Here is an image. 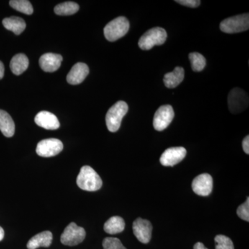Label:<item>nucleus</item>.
<instances>
[{"mask_svg": "<svg viewBox=\"0 0 249 249\" xmlns=\"http://www.w3.org/2000/svg\"><path fill=\"white\" fill-rule=\"evenodd\" d=\"M76 183L80 189L89 192L97 191L103 186L102 179L89 165L82 167L77 178Z\"/></svg>", "mask_w": 249, "mask_h": 249, "instance_id": "1", "label": "nucleus"}, {"mask_svg": "<svg viewBox=\"0 0 249 249\" xmlns=\"http://www.w3.org/2000/svg\"><path fill=\"white\" fill-rule=\"evenodd\" d=\"M128 111V106L124 101H118L108 110L106 114V124L108 130L116 132L121 127L123 118Z\"/></svg>", "mask_w": 249, "mask_h": 249, "instance_id": "2", "label": "nucleus"}, {"mask_svg": "<svg viewBox=\"0 0 249 249\" xmlns=\"http://www.w3.org/2000/svg\"><path fill=\"white\" fill-rule=\"evenodd\" d=\"M129 22L127 18L119 17L108 23L104 28V35L109 42H114L124 37L128 32Z\"/></svg>", "mask_w": 249, "mask_h": 249, "instance_id": "3", "label": "nucleus"}, {"mask_svg": "<svg viewBox=\"0 0 249 249\" xmlns=\"http://www.w3.org/2000/svg\"><path fill=\"white\" fill-rule=\"evenodd\" d=\"M167 36L165 29L160 27L152 28L139 39V47L142 50H150L156 45H162L165 43Z\"/></svg>", "mask_w": 249, "mask_h": 249, "instance_id": "4", "label": "nucleus"}, {"mask_svg": "<svg viewBox=\"0 0 249 249\" xmlns=\"http://www.w3.org/2000/svg\"><path fill=\"white\" fill-rule=\"evenodd\" d=\"M221 31L226 34H237L248 30L249 28V14L237 15L227 18L220 23Z\"/></svg>", "mask_w": 249, "mask_h": 249, "instance_id": "5", "label": "nucleus"}, {"mask_svg": "<svg viewBox=\"0 0 249 249\" xmlns=\"http://www.w3.org/2000/svg\"><path fill=\"white\" fill-rule=\"evenodd\" d=\"M228 105H229V111L232 114H239L248 107V94L240 88H234L229 93Z\"/></svg>", "mask_w": 249, "mask_h": 249, "instance_id": "6", "label": "nucleus"}, {"mask_svg": "<svg viewBox=\"0 0 249 249\" xmlns=\"http://www.w3.org/2000/svg\"><path fill=\"white\" fill-rule=\"evenodd\" d=\"M85 236L86 232L85 229L77 226L76 223L71 222L65 228L60 237V241L62 245L73 247L81 243L85 240Z\"/></svg>", "mask_w": 249, "mask_h": 249, "instance_id": "7", "label": "nucleus"}, {"mask_svg": "<svg viewBox=\"0 0 249 249\" xmlns=\"http://www.w3.org/2000/svg\"><path fill=\"white\" fill-rule=\"evenodd\" d=\"M175 117L173 108L170 105L160 106L154 116L153 125L156 130L163 131L169 126Z\"/></svg>", "mask_w": 249, "mask_h": 249, "instance_id": "8", "label": "nucleus"}, {"mask_svg": "<svg viewBox=\"0 0 249 249\" xmlns=\"http://www.w3.org/2000/svg\"><path fill=\"white\" fill-rule=\"evenodd\" d=\"M63 150V144L57 139H47L40 141L36 147V153L42 157H52L58 155Z\"/></svg>", "mask_w": 249, "mask_h": 249, "instance_id": "9", "label": "nucleus"}, {"mask_svg": "<svg viewBox=\"0 0 249 249\" xmlns=\"http://www.w3.org/2000/svg\"><path fill=\"white\" fill-rule=\"evenodd\" d=\"M213 180L209 174L204 173L199 175L194 178L192 188L196 194L199 196H209L213 191Z\"/></svg>", "mask_w": 249, "mask_h": 249, "instance_id": "10", "label": "nucleus"}, {"mask_svg": "<svg viewBox=\"0 0 249 249\" xmlns=\"http://www.w3.org/2000/svg\"><path fill=\"white\" fill-rule=\"evenodd\" d=\"M186 153V150L183 147H170L162 154L160 163L163 166H174L185 158Z\"/></svg>", "mask_w": 249, "mask_h": 249, "instance_id": "11", "label": "nucleus"}, {"mask_svg": "<svg viewBox=\"0 0 249 249\" xmlns=\"http://www.w3.org/2000/svg\"><path fill=\"white\" fill-rule=\"evenodd\" d=\"M134 235L139 242L147 244L151 240L152 225L147 219L138 218L136 219L132 226Z\"/></svg>", "mask_w": 249, "mask_h": 249, "instance_id": "12", "label": "nucleus"}, {"mask_svg": "<svg viewBox=\"0 0 249 249\" xmlns=\"http://www.w3.org/2000/svg\"><path fill=\"white\" fill-rule=\"evenodd\" d=\"M89 67L86 64L78 62L73 65L71 71L67 74V80L70 85H76L83 83L89 74Z\"/></svg>", "mask_w": 249, "mask_h": 249, "instance_id": "13", "label": "nucleus"}, {"mask_svg": "<svg viewBox=\"0 0 249 249\" xmlns=\"http://www.w3.org/2000/svg\"><path fill=\"white\" fill-rule=\"evenodd\" d=\"M62 56L60 54L48 53L44 54L39 60L40 67L44 71L54 72L61 66Z\"/></svg>", "mask_w": 249, "mask_h": 249, "instance_id": "14", "label": "nucleus"}, {"mask_svg": "<svg viewBox=\"0 0 249 249\" xmlns=\"http://www.w3.org/2000/svg\"><path fill=\"white\" fill-rule=\"evenodd\" d=\"M35 123L42 128L48 130H55L58 129L60 125L58 118L47 111L39 112L35 117Z\"/></svg>", "mask_w": 249, "mask_h": 249, "instance_id": "15", "label": "nucleus"}, {"mask_svg": "<svg viewBox=\"0 0 249 249\" xmlns=\"http://www.w3.org/2000/svg\"><path fill=\"white\" fill-rule=\"evenodd\" d=\"M53 235L52 232L46 231L37 234L28 242V249H36L39 247H49L52 245Z\"/></svg>", "mask_w": 249, "mask_h": 249, "instance_id": "16", "label": "nucleus"}, {"mask_svg": "<svg viewBox=\"0 0 249 249\" xmlns=\"http://www.w3.org/2000/svg\"><path fill=\"white\" fill-rule=\"evenodd\" d=\"M185 72L182 67H177L173 71L166 73L163 78V83L168 88L178 87L184 79Z\"/></svg>", "mask_w": 249, "mask_h": 249, "instance_id": "17", "label": "nucleus"}, {"mask_svg": "<svg viewBox=\"0 0 249 249\" xmlns=\"http://www.w3.org/2000/svg\"><path fill=\"white\" fill-rule=\"evenodd\" d=\"M14 121L6 111L0 109V131L6 137H12L15 134Z\"/></svg>", "mask_w": 249, "mask_h": 249, "instance_id": "18", "label": "nucleus"}, {"mask_svg": "<svg viewBox=\"0 0 249 249\" xmlns=\"http://www.w3.org/2000/svg\"><path fill=\"white\" fill-rule=\"evenodd\" d=\"M29 65V59L27 55L23 53H19L11 59L10 68L15 75L19 76L27 70Z\"/></svg>", "mask_w": 249, "mask_h": 249, "instance_id": "19", "label": "nucleus"}, {"mask_svg": "<svg viewBox=\"0 0 249 249\" xmlns=\"http://www.w3.org/2000/svg\"><path fill=\"white\" fill-rule=\"evenodd\" d=\"M3 25L7 30L13 31L16 35H20L25 30L26 22L22 18L11 17L5 18L2 21Z\"/></svg>", "mask_w": 249, "mask_h": 249, "instance_id": "20", "label": "nucleus"}, {"mask_svg": "<svg viewBox=\"0 0 249 249\" xmlns=\"http://www.w3.org/2000/svg\"><path fill=\"white\" fill-rule=\"evenodd\" d=\"M124 227L125 224L124 219L119 216H114L105 223L104 231L110 235H115L124 231Z\"/></svg>", "mask_w": 249, "mask_h": 249, "instance_id": "21", "label": "nucleus"}, {"mask_svg": "<svg viewBox=\"0 0 249 249\" xmlns=\"http://www.w3.org/2000/svg\"><path fill=\"white\" fill-rule=\"evenodd\" d=\"M79 6L73 1H66L55 6L54 12L58 16H71L78 12Z\"/></svg>", "mask_w": 249, "mask_h": 249, "instance_id": "22", "label": "nucleus"}, {"mask_svg": "<svg viewBox=\"0 0 249 249\" xmlns=\"http://www.w3.org/2000/svg\"><path fill=\"white\" fill-rule=\"evenodd\" d=\"M9 4L13 9L26 15H31L34 12L32 5L27 0H11Z\"/></svg>", "mask_w": 249, "mask_h": 249, "instance_id": "23", "label": "nucleus"}, {"mask_svg": "<svg viewBox=\"0 0 249 249\" xmlns=\"http://www.w3.org/2000/svg\"><path fill=\"white\" fill-rule=\"evenodd\" d=\"M190 61H191L192 69L193 71L198 72L202 71L206 67V60L204 55L197 52L189 54Z\"/></svg>", "mask_w": 249, "mask_h": 249, "instance_id": "24", "label": "nucleus"}, {"mask_svg": "<svg viewBox=\"0 0 249 249\" xmlns=\"http://www.w3.org/2000/svg\"><path fill=\"white\" fill-rule=\"evenodd\" d=\"M215 249H234L232 240L227 236L218 235L214 237Z\"/></svg>", "mask_w": 249, "mask_h": 249, "instance_id": "25", "label": "nucleus"}, {"mask_svg": "<svg viewBox=\"0 0 249 249\" xmlns=\"http://www.w3.org/2000/svg\"><path fill=\"white\" fill-rule=\"evenodd\" d=\"M104 249H127L121 243V240L116 237H106L103 241Z\"/></svg>", "mask_w": 249, "mask_h": 249, "instance_id": "26", "label": "nucleus"}, {"mask_svg": "<svg viewBox=\"0 0 249 249\" xmlns=\"http://www.w3.org/2000/svg\"><path fill=\"white\" fill-rule=\"evenodd\" d=\"M237 214L238 217L243 220L249 222V198L243 204L240 205L237 210Z\"/></svg>", "mask_w": 249, "mask_h": 249, "instance_id": "27", "label": "nucleus"}, {"mask_svg": "<svg viewBox=\"0 0 249 249\" xmlns=\"http://www.w3.org/2000/svg\"><path fill=\"white\" fill-rule=\"evenodd\" d=\"M176 2L191 8H196L201 4L199 0H177Z\"/></svg>", "mask_w": 249, "mask_h": 249, "instance_id": "28", "label": "nucleus"}, {"mask_svg": "<svg viewBox=\"0 0 249 249\" xmlns=\"http://www.w3.org/2000/svg\"><path fill=\"white\" fill-rule=\"evenodd\" d=\"M242 147H243L244 151L247 155L249 154V135L247 136L245 139H244L243 142H242Z\"/></svg>", "mask_w": 249, "mask_h": 249, "instance_id": "29", "label": "nucleus"}, {"mask_svg": "<svg viewBox=\"0 0 249 249\" xmlns=\"http://www.w3.org/2000/svg\"><path fill=\"white\" fill-rule=\"evenodd\" d=\"M4 64L0 61V80L4 77Z\"/></svg>", "mask_w": 249, "mask_h": 249, "instance_id": "30", "label": "nucleus"}, {"mask_svg": "<svg viewBox=\"0 0 249 249\" xmlns=\"http://www.w3.org/2000/svg\"><path fill=\"white\" fill-rule=\"evenodd\" d=\"M194 249H208L206 247H205L204 244L201 242H197L194 246Z\"/></svg>", "mask_w": 249, "mask_h": 249, "instance_id": "31", "label": "nucleus"}, {"mask_svg": "<svg viewBox=\"0 0 249 249\" xmlns=\"http://www.w3.org/2000/svg\"><path fill=\"white\" fill-rule=\"evenodd\" d=\"M4 231L1 227H0V242L4 239Z\"/></svg>", "mask_w": 249, "mask_h": 249, "instance_id": "32", "label": "nucleus"}]
</instances>
